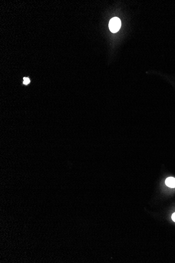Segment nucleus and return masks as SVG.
<instances>
[{
	"label": "nucleus",
	"mask_w": 175,
	"mask_h": 263,
	"mask_svg": "<svg viewBox=\"0 0 175 263\" xmlns=\"http://www.w3.org/2000/svg\"><path fill=\"white\" fill-rule=\"evenodd\" d=\"M121 26V22L119 18L115 17L110 21L109 27L111 32L115 33L119 31Z\"/></svg>",
	"instance_id": "1"
},
{
	"label": "nucleus",
	"mask_w": 175,
	"mask_h": 263,
	"mask_svg": "<svg viewBox=\"0 0 175 263\" xmlns=\"http://www.w3.org/2000/svg\"><path fill=\"white\" fill-rule=\"evenodd\" d=\"M165 183L167 187L171 188H175V178L173 177H169L167 178L166 180Z\"/></svg>",
	"instance_id": "2"
},
{
	"label": "nucleus",
	"mask_w": 175,
	"mask_h": 263,
	"mask_svg": "<svg viewBox=\"0 0 175 263\" xmlns=\"http://www.w3.org/2000/svg\"><path fill=\"white\" fill-rule=\"evenodd\" d=\"M29 83H30V80H29V79L28 78H26V77L24 78V82H23L24 84H25V85H28Z\"/></svg>",
	"instance_id": "3"
},
{
	"label": "nucleus",
	"mask_w": 175,
	"mask_h": 263,
	"mask_svg": "<svg viewBox=\"0 0 175 263\" xmlns=\"http://www.w3.org/2000/svg\"><path fill=\"white\" fill-rule=\"evenodd\" d=\"M171 219H172L175 222V213H173L172 216H171Z\"/></svg>",
	"instance_id": "4"
}]
</instances>
